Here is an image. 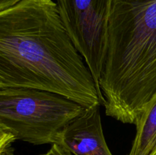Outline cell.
<instances>
[{"label":"cell","instance_id":"obj_4","mask_svg":"<svg viewBox=\"0 0 156 155\" xmlns=\"http://www.w3.org/2000/svg\"><path fill=\"white\" fill-rule=\"evenodd\" d=\"M62 24L99 86L113 0H56Z\"/></svg>","mask_w":156,"mask_h":155},{"label":"cell","instance_id":"obj_3","mask_svg":"<svg viewBox=\"0 0 156 155\" xmlns=\"http://www.w3.org/2000/svg\"><path fill=\"white\" fill-rule=\"evenodd\" d=\"M85 108L50 91L0 88V126L34 145L59 144L65 128Z\"/></svg>","mask_w":156,"mask_h":155},{"label":"cell","instance_id":"obj_10","mask_svg":"<svg viewBox=\"0 0 156 155\" xmlns=\"http://www.w3.org/2000/svg\"><path fill=\"white\" fill-rule=\"evenodd\" d=\"M0 155H16L15 153V151H14L13 148L12 147H9L8 148H6L2 153H1Z\"/></svg>","mask_w":156,"mask_h":155},{"label":"cell","instance_id":"obj_6","mask_svg":"<svg viewBox=\"0 0 156 155\" xmlns=\"http://www.w3.org/2000/svg\"><path fill=\"white\" fill-rule=\"evenodd\" d=\"M128 155H156V93L139 118Z\"/></svg>","mask_w":156,"mask_h":155},{"label":"cell","instance_id":"obj_9","mask_svg":"<svg viewBox=\"0 0 156 155\" xmlns=\"http://www.w3.org/2000/svg\"><path fill=\"white\" fill-rule=\"evenodd\" d=\"M22 0H0V11L11 7Z\"/></svg>","mask_w":156,"mask_h":155},{"label":"cell","instance_id":"obj_5","mask_svg":"<svg viewBox=\"0 0 156 155\" xmlns=\"http://www.w3.org/2000/svg\"><path fill=\"white\" fill-rule=\"evenodd\" d=\"M100 106L85 108L62 132L59 144L73 155H112L104 135Z\"/></svg>","mask_w":156,"mask_h":155},{"label":"cell","instance_id":"obj_2","mask_svg":"<svg viewBox=\"0 0 156 155\" xmlns=\"http://www.w3.org/2000/svg\"><path fill=\"white\" fill-rule=\"evenodd\" d=\"M99 86L106 115L136 124L156 93V0H113Z\"/></svg>","mask_w":156,"mask_h":155},{"label":"cell","instance_id":"obj_7","mask_svg":"<svg viewBox=\"0 0 156 155\" xmlns=\"http://www.w3.org/2000/svg\"><path fill=\"white\" fill-rule=\"evenodd\" d=\"M15 141L16 140L13 135L0 126V154L6 148L10 147Z\"/></svg>","mask_w":156,"mask_h":155},{"label":"cell","instance_id":"obj_8","mask_svg":"<svg viewBox=\"0 0 156 155\" xmlns=\"http://www.w3.org/2000/svg\"><path fill=\"white\" fill-rule=\"evenodd\" d=\"M41 155H73L69 150L59 144H53L50 150Z\"/></svg>","mask_w":156,"mask_h":155},{"label":"cell","instance_id":"obj_1","mask_svg":"<svg viewBox=\"0 0 156 155\" xmlns=\"http://www.w3.org/2000/svg\"><path fill=\"white\" fill-rule=\"evenodd\" d=\"M83 59L53 0H22L0 11V88L50 91L85 107L102 105Z\"/></svg>","mask_w":156,"mask_h":155}]
</instances>
